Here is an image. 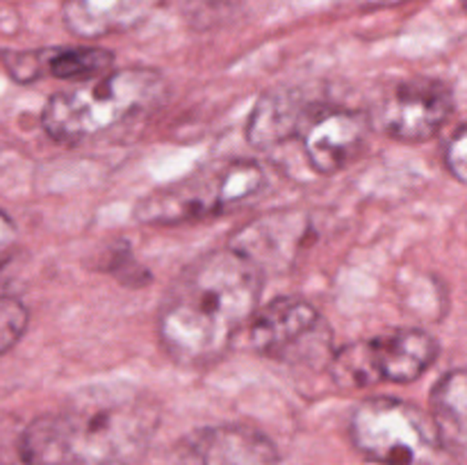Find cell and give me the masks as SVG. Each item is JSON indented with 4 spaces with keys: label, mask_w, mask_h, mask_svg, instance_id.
Wrapping results in <instances>:
<instances>
[{
    "label": "cell",
    "mask_w": 467,
    "mask_h": 465,
    "mask_svg": "<svg viewBox=\"0 0 467 465\" xmlns=\"http://www.w3.org/2000/svg\"><path fill=\"white\" fill-rule=\"evenodd\" d=\"M160 410L126 383H99L55 413L32 419L18 438L26 465H126L153 440Z\"/></svg>",
    "instance_id": "1"
},
{
    "label": "cell",
    "mask_w": 467,
    "mask_h": 465,
    "mask_svg": "<svg viewBox=\"0 0 467 465\" xmlns=\"http://www.w3.org/2000/svg\"><path fill=\"white\" fill-rule=\"evenodd\" d=\"M260 292L263 272L235 249L203 255L164 299L162 346L176 363H214L258 313Z\"/></svg>",
    "instance_id": "2"
},
{
    "label": "cell",
    "mask_w": 467,
    "mask_h": 465,
    "mask_svg": "<svg viewBox=\"0 0 467 465\" xmlns=\"http://www.w3.org/2000/svg\"><path fill=\"white\" fill-rule=\"evenodd\" d=\"M164 96V78L153 68H123L57 91L46 103L44 130L62 144H80L121 126Z\"/></svg>",
    "instance_id": "3"
},
{
    "label": "cell",
    "mask_w": 467,
    "mask_h": 465,
    "mask_svg": "<svg viewBox=\"0 0 467 465\" xmlns=\"http://www.w3.org/2000/svg\"><path fill=\"white\" fill-rule=\"evenodd\" d=\"M263 185L260 164L251 160H217L144 196L137 203L135 219L146 226H176L219 217L254 199Z\"/></svg>",
    "instance_id": "4"
},
{
    "label": "cell",
    "mask_w": 467,
    "mask_h": 465,
    "mask_svg": "<svg viewBox=\"0 0 467 465\" xmlns=\"http://www.w3.org/2000/svg\"><path fill=\"white\" fill-rule=\"evenodd\" d=\"M349 436L356 450L379 465H445L451 456L431 415L390 397L356 406Z\"/></svg>",
    "instance_id": "5"
},
{
    "label": "cell",
    "mask_w": 467,
    "mask_h": 465,
    "mask_svg": "<svg viewBox=\"0 0 467 465\" xmlns=\"http://www.w3.org/2000/svg\"><path fill=\"white\" fill-rule=\"evenodd\" d=\"M438 356V342L429 333L392 331L354 342L333 354L328 369L333 381L347 390L377 383H410L422 377Z\"/></svg>",
    "instance_id": "6"
},
{
    "label": "cell",
    "mask_w": 467,
    "mask_h": 465,
    "mask_svg": "<svg viewBox=\"0 0 467 465\" xmlns=\"http://www.w3.org/2000/svg\"><path fill=\"white\" fill-rule=\"evenodd\" d=\"M251 345L258 354L281 363H313L328 360L331 331L322 315L304 299L272 301L254 315L249 324Z\"/></svg>",
    "instance_id": "7"
},
{
    "label": "cell",
    "mask_w": 467,
    "mask_h": 465,
    "mask_svg": "<svg viewBox=\"0 0 467 465\" xmlns=\"http://www.w3.org/2000/svg\"><path fill=\"white\" fill-rule=\"evenodd\" d=\"M454 112V94L441 80L410 78L392 87L372 112V126L400 141H427Z\"/></svg>",
    "instance_id": "8"
},
{
    "label": "cell",
    "mask_w": 467,
    "mask_h": 465,
    "mask_svg": "<svg viewBox=\"0 0 467 465\" xmlns=\"http://www.w3.org/2000/svg\"><path fill=\"white\" fill-rule=\"evenodd\" d=\"M369 126L363 112L310 103L299 137L313 171L328 176L349 167L363 153Z\"/></svg>",
    "instance_id": "9"
},
{
    "label": "cell",
    "mask_w": 467,
    "mask_h": 465,
    "mask_svg": "<svg viewBox=\"0 0 467 465\" xmlns=\"http://www.w3.org/2000/svg\"><path fill=\"white\" fill-rule=\"evenodd\" d=\"M310 222L301 212H274L254 219L233 235L231 249L249 258L260 272H283L308 242Z\"/></svg>",
    "instance_id": "10"
},
{
    "label": "cell",
    "mask_w": 467,
    "mask_h": 465,
    "mask_svg": "<svg viewBox=\"0 0 467 465\" xmlns=\"http://www.w3.org/2000/svg\"><path fill=\"white\" fill-rule=\"evenodd\" d=\"M194 465H278L276 445L258 429L222 424L194 431L185 445Z\"/></svg>",
    "instance_id": "11"
},
{
    "label": "cell",
    "mask_w": 467,
    "mask_h": 465,
    "mask_svg": "<svg viewBox=\"0 0 467 465\" xmlns=\"http://www.w3.org/2000/svg\"><path fill=\"white\" fill-rule=\"evenodd\" d=\"M162 3L164 0H64L62 18L68 32L80 39H100L141 26Z\"/></svg>",
    "instance_id": "12"
},
{
    "label": "cell",
    "mask_w": 467,
    "mask_h": 465,
    "mask_svg": "<svg viewBox=\"0 0 467 465\" xmlns=\"http://www.w3.org/2000/svg\"><path fill=\"white\" fill-rule=\"evenodd\" d=\"M310 108V100L299 89L269 91L254 108L249 119V144L260 150H272L299 137L301 123Z\"/></svg>",
    "instance_id": "13"
},
{
    "label": "cell",
    "mask_w": 467,
    "mask_h": 465,
    "mask_svg": "<svg viewBox=\"0 0 467 465\" xmlns=\"http://www.w3.org/2000/svg\"><path fill=\"white\" fill-rule=\"evenodd\" d=\"M431 418L447 450H467V367L445 374L433 388Z\"/></svg>",
    "instance_id": "14"
},
{
    "label": "cell",
    "mask_w": 467,
    "mask_h": 465,
    "mask_svg": "<svg viewBox=\"0 0 467 465\" xmlns=\"http://www.w3.org/2000/svg\"><path fill=\"white\" fill-rule=\"evenodd\" d=\"M39 78L53 76L59 80H91L109 73L114 55L103 48H44L35 50Z\"/></svg>",
    "instance_id": "15"
},
{
    "label": "cell",
    "mask_w": 467,
    "mask_h": 465,
    "mask_svg": "<svg viewBox=\"0 0 467 465\" xmlns=\"http://www.w3.org/2000/svg\"><path fill=\"white\" fill-rule=\"evenodd\" d=\"M27 328V308L14 296H0V354L12 349Z\"/></svg>",
    "instance_id": "16"
},
{
    "label": "cell",
    "mask_w": 467,
    "mask_h": 465,
    "mask_svg": "<svg viewBox=\"0 0 467 465\" xmlns=\"http://www.w3.org/2000/svg\"><path fill=\"white\" fill-rule=\"evenodd\" d=\"M445 160L450 171L459 178L461 182H467V126L461 128L450 140L445 150Z\"/></svg>",
    "instance_id": "17"
},
{
    "label": "cell",
    "mask_w": 467,
    "mask_h": 465,
    "mask_svg": "<svg viewBox=\"0 0 467 465\" xmlns=\"http://www.w3.org/2000/svg\"><path fill=\"white\" fill-rule=\"evenodd\" d=\"M14 242H16V226L9 219V214L5 210H0V260L9 253Z\"/></svg>",
    "instance_id": "18"
},
{
    "label": "cell",
    "mask_w": 467,
    "mask_h": 465,
    "mask_svg": "<svg viewBox=\"0 0 467 465\" xmlns=\"http://www.w3.org/2000/svg\"><path fill=\"white\" fill-rule=\"evenodd\" d=\"M404 0H336L337 7L345 9H377V7H390V5H400Z\"/></svg>",
    "instance_id": "19"
},
{
    "label": "cell",
    "mask_w": 467,
    "mask_h": 465,
    "mask_svg": "<svg viewBox=\"0 0 467 465\" xmlns=\"http://www.w3.org/2000/svg\"><path fill=\"white\" fill-rule=\"evenodd\" d=\"M463 7H465V12H467V0H463Z\"/></svg>",
    "instance_id": "20"
}]
</instances>
